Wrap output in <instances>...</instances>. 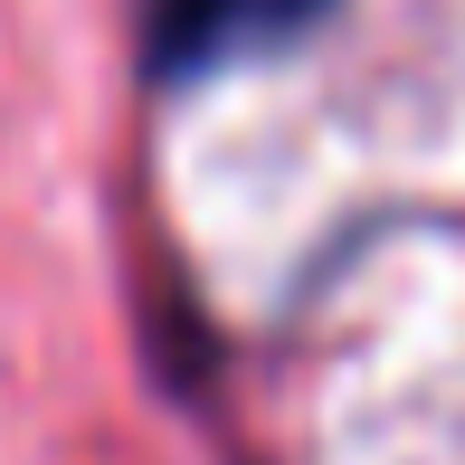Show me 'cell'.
I'll return each mask as SVG.
<instances>
[{"label":"cell","instance_id":"cell-1","mask_svg":"<svg viewBox=\"0 0 465 465\" xmlns=\"http://www.w3.org/2000/svg\"><path fill=\"white\" fill-rule=\"evenodd\" d=\"M323 10L332 0H153L143 48L162 76H200V67H228V57H257L294 29H313Z\"/></svg>","mask_w":465,"mask_h":465}]
</instances>
